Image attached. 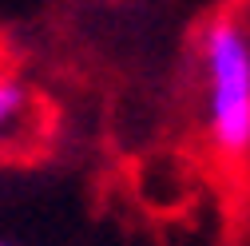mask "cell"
<instances>
[{"label":"cell","instance_id":"3957f363","mask_svg":"<svg viewBox=\"0 0 250 246\" xmlns=\"http://www.w3.org/2000/svg\"><path fill=\"white\" fill-rule=\"evenodd\" d=\"M0 246H12V242H0Z\"/></svg>","mask_w":250,"mask_h":246},{"label":"cell","instance_id":"7a4b0ae2","mask_svg":"<svg viewBox=\"0 0 250 246\" xmlns=\"http://www.w3.org/2000/svg\"><path fill=\"white\" fill-rule=\"evenodd\" d=\"M24 111H28V91H24V83L0 76V135L12 131L16 123L24 119Z\"/></svg>","mask_w":250,"mask_h":246},{"label":"cell","instance_id":"6da1fadb","mask_svg":"<svg viewBox=\"0 0 250 246\" xmlns=\"http://www.w3.org/2000/svg\"><path fill=\"white\" fill-rule=\"evenodd\" d=\"M203 107H207V139L218 159L250 155V36L230 16L214 20L203 44Z\"/></svg>","mask_w":250,"mask_h":246}]
</instances>
